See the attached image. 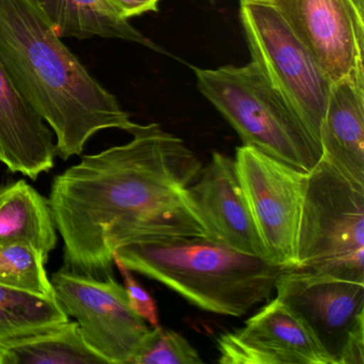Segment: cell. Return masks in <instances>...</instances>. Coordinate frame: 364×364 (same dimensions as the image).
<instances>
[{"mask_svg": "<svg viewBox=\"0 0 364 364\" xmlns=\"http://www.w3.org/2000/svg\"><path fill=\"white\" fill-rule=\"evenodd\" d=\"M321 156L364 185V85L334 82L319 132Z\"/></svg>", "mask_w": 364, "mask_h": 364, "instance_id": "14", "label": "cell"}, {"mask_svg": "<svg viewBox=\"0 0 364 364\" xmlns=\"http://www.w3.org/2000/svg\"><path fill=\"white\" fill-rule=\"evenodd\" d=\"M133 139L86 155L54 178L50 203L63 240V269L114 277L119 245L157 236H208L187 198L201 161L159 124L139 125Z\"/></svg>", "mask_w": 364, "mask_h": 364, "instance_id": "1", "label": "cell"}, {"mask_svg": "<svg viewBox=\"0 0 364 364\" xmlns=\"http://www.w3.org/2000/svg\"><path fill=\"white\" fill-rule=\"evenodd\" d=\"M4 364H100L105 360L82 338L76 321L1 348Z\"/></svg>", "mask_w": 364, "mask_h": 364, "instance_id": "18", "label": "cell"}, {"mask_svg": "<svg viewBox=\"0 0 364 364\" xmlns=\"http://www.w3.org/2000/svg\"><path fill=\"white\" fill-rule=\"evenodd\" d=\"M294 268L364 282V185L323 157L306 176Z\"/></svg>", "mask_w": 364, "mask_h": 364, "instance_id": "5", "label": "cell"}, {"mask_svg": "<svg viewBox=\"0 0 364 364\" xmlns=\"http://www.w3.org/2000/svg\"><path fill=\"white\" fill-rule=\"evenodd\" d=\"M0 364H4V353L1 349H0Z\"/></svg>", "mask_w": 364, "mask_h": 364, "instance_id": "23", "label": "cell"}, {"mask_svg": "<svg viewBox=\"0 0 364 364\" xmlns=\"http://www.w3.org/2000/svg\"><path fill=\"white\" fill-rule=\"evenodd\" d=\"M41 5L60 38H114L163 52L134 28L108 0H41Z\"/></svg>", "mask_w": 364, "mask_h": 364, "instance_id": "16", "label": "cell"}, {"mask_svg": "<svg viewBox=\"0 0 364 364\" xmlns=\"http://www.w3.org/2000/svg\"><path fill=\"white\" fill-rule=\"evenodd\" d=\"M240 1V22L253 63L319 144L331 82L272 5L265 0Z\"/></svg>", "mask_w": 364, "mask_h": 364, "instance_id": "6", "label": "cell"}, {"mask_svg": "<svg viewBox=\"0 0 364 364\" xmlns=\"http://www.w3.org/2000/svg\"><path fill=\"white\" fill-rule=\"evenodd\" d=\"M55 298L73 317L82 338L107 364H132L151 327L129 306L114 277L95 279L59 269L53 274Z\"/></svg>", "mask_w": 364, "mask_h": 364, "instance_id": "8", "label": "cell"}, {"mask_svg": "<svg viewBox=\"0 0 364 364\" xmlns=\"http://www.w3.org/2000/svg\"><path fill=\"white\" fill-rule=\"evenodd\" d=\"M274 291L331 364H364V282L287 268Z\"/></svg>", "mask_w": 364, "mask_h": 364, "instance_id": "7", "label": "cell"}, {"mask_svg": "<svg viewBox=\"0 0 364 364\" xmlns=\"http://www.w3.org/2000/svg\"><path fill=\"white\" fill-rule=\"evenodd\" d=\"M197 349L182 334L156 326L151 328L132 364H201Z\"/></svg>", "mask_w": 364, "mask_h": 364, "instance_id": "20", "label": "cell"}, {"mask_svg": "<svg viewBox=\"0 0 364 364\" xmlns=\"http://www.w3.org/2000/svg\"><path fill=\"white\" fill-rule=\"evenodd\" d=\"M217 343L223 364H331L308 328L277 297Z\"/></svg>", "mask_w": 364, "mask_h": 364, "instance_id": "11", "label": "cell"}, {"mask_svg": "<svg viewBox=\"0 0 364 364\" xmlns=\"http://www.w3.org/2000/svg\"><path fill=\"white\" fill-rule=\"evenodd\" d=\"M48 199L25 180L0 186V245L27 242L50 255L58 242Z\"/></svg>", "mask_w": 364, "mask_h": 364, "instance_id": "15", "label": "cell"}, {"mask_svg": "<svg viewBox=\"0 0 364 364\" xmlns=\"http://www.w3.org/2000/svg\"><path fill=\"white\" fill-rule=\"evenodd\" d=\"M210 1H213V0H210Z\"/></svg>", "mask_w": 364, "mask_h": 364, "instance_id": "24", "label": "cell"}, {"mask_svg": "<svg viewBox=\"0 0 364 364\" xmlns=\"http://www.w3.org/2000/svg\"><path fill=\"white\" fill-rule=\"evenodd\" d=\"M114 9L123 16L129 18L139 16L148 12H159L161 0H108Z\"/></svg>", "mask_w": 364, "mask_h": 364, "instance_id": "22", "label": "cell"}, {"mask_svg": "<svg viewBox=\"0 0 364 364\" xmlns=\"http://www.w3.org/2000/svg\"><path fill=\"white\" fill-rule=\"evenodd\" d=\"M197 86L244 142L309 172L321 156L295 110L270 84L257 63L218 69L193 68Z\"/></svg>", "mask_w": 364, "mask_h": 364, "instance_id": "4", "label": "cell"}, {"mask_svg": "<svg viewBox=\"0 0 364 364\" xmlns=\"http://www.w3.org/2000/svg\"><path fill=\"white\" fill-rule=\"evenodd\" d=\"M235 165L268 259L295 267L308 172L245 144L236 149Z\"/></svg>", "mask_w": 364, "mask_h": 364, "instance_id": "9", "label": "cell"}, {"mask_svg": "<svg viewBox=\"0 0 364 364\" xmlns=\"http://www.w3.org/2000/svg\"><path fill=\"white\" fill-rule=\"evenodd\" d=\"M114 266L120 272L121 277L124 281V289L127 291L131 308L144 321H148L152 327L159 326V309L154 298L136 280L131 269L119 262H114Z\"/></svg>", "mask_w": 364, "mask_h": 364, "instance_id": "21", "label": "cell"}, {"mask_svg": "<svg viewBox=\"0 0 364 364\" xmlns=\"http://www.w3.org/2000/svg\"><path fill=\"white\" fill-rule=\"evenodd\" d=\"M48 259V255L31 242L0 245V284L41 297L55 298L54 287L46 269Z\"/></svg>", "mask_w": 364, "mask_h": 364, "instance_id": "19", "label": "cell"}, {"mask_svg": "<svg viewBox=\"0 0 364 364\" xmlns=\"http://www.w3.org/2000/svg\"><path fill=\"white\" fill-rule=\"evenodd\" d=\"M114 261L159 281L201 310L242 317L266 301L287 269L208 236H157L119 245Z\"/></svg>", "mask_w": 364, "mask_h": 364, "instance_id": "3", "label": "cell"}, {"mask_svg": "<svg viewBox=\"0 0 364 364\" xmlns=\"http://www.w3.org/2000/svg\"><path fill=\"white\" fill-rule=\"evenodd\" d=\"M289 25L331 84L364 85V7L358 0H265Z\"/></svg>", "mask_w": 364, "mask_h": 364, "instance_id": "10", "label": "cell"}, {"mask_svg": "<svg viewBox=\"0 0 364 364\" xmlns=\"http://www.w3.org/2000/svg\"><path fill=\"white\" fill-rule=\"evenodd\" d=\"M69 321L55 298L0 284V349L55 329Z\"/></svg>", "mask_w": 364, "mask_h": 364, "instance_id": "17", "label": "cell"}, {"mask_svg": "<svg viewBox=\"0 0 364 364\" xmlns=\"http://www.w3.org/2000/svg\"><path fill=\"white\" fill-rule=\"evenodd\" d=\"M0 59L54 132L56 154L63 161L82 154L103 129L132 135L139 127L63 44L41 0H0Z\"/></svg>", "mask_w": 364, "mask_h": 364, "instance_id": "2", "label": "cell"}, {"mask_svg": "<svg viewBox=\"0 0 364 364\" xmlns=\"http://www.w3.org/2000/svg\"><path fill=\"white\" fill-rule=\"evenodd\" d=\"M56 156L52 131L16 88L0 59V164L36 181L54 168Z\"/></svg>", "mask_w": 364, "mask_h": 364, "instance_id": "13", "label": "cell"}, {"mask_svg": "<svg viewBox=\"0 0 364 364\" xmlns=\"http://www.w3.org/2000/svg\"><path fill=\"white\" fill-rule=\"evenodd\" d=\"M186 195L208 237L268 259L238 178L235 159L213 153L210 163L202 167Z\"/></svg>", "mask_w": 364, "mask_h": 364, "instance_id": "12", "label": "cell"}]
</instances>
